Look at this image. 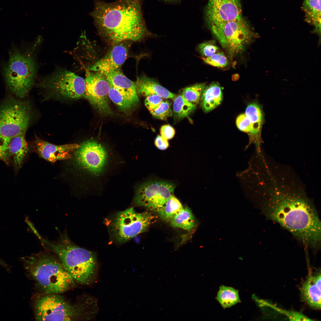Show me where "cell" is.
<instances>
[{
    "label": "cell",
    "instance_id": "7",
    "mask_svg": "<svg viewBox=\"0 0 321 321\" xmlns=\"http://www.w3.org/2000/svg\"><path fill=\"white\" fill-rule=\"evenodd\" d=\"M209 27L232 58L244 50L254 36L250 26L243 17Z\"/></svg>",
    "mask_w": 321,
    "mask_h": 321
},
{
    "label": "cell",
    "instance_id": "27",
    "mask_svg": "<svg viewBox=\"0 0 321 321\" xmlns=\"http://www.w3.org/2000/svg\"><path fill=\"white\" fill-rule=\"evenodd\" d=\"M183 208L180 201L173 195L168 200L158 213L164 220L170 221Z\"/></svg>",
    "mask_w": 321,
    "mask_h": 321
},
{
    "label": "cell",
    "instance_id": "33",
    "mask_svg": "<svg viewBox=\"0 0 321 321\" xmlns=\"http://www.w3.org/2000/svg\"><path fill=\"white\" fill-rule=\"evenodd\" d=\"M197 49L203 57H210L218 52L219 48L214 40H211L199 44Z\"/></svg>",
    "mask_w": 321,
    "mask_h": 321
},
{
    "label": "cell",
    "instance_id": "26",
    "mask_svg": "<svg viewBox=\"0 0 321 321\" xmlns=\"http://www.w3.org/2000/svg\"><path fill=\"white\" fill-rule=\"evenodd\" d=\"M173 111L176 121L188 116L196 109V105L189 102L181 94L176 96L174 99Z\"/></svg>",
    "mask_w": 321,
    "mask_h": 321
},
{
    "label": "cell",
    "instance_id": "15",
    "mask_svg": "<svg viewBox=\"0 0 321 321\" xmlns=\"http://www.w3.org/2000/svg\"><path fill=\"white\" fill-rule=\"evenodd\" d=\"M113 45L104 56L89 67L88 70L103 74L120 70L127 57L128 49L124 42Z\"/></svg>",
    "mask_w": 321,
    "mask_h": 321
},
{
    "label": "cell",
    "instance_id": "8",
    "mask_svg": "<svg viewBox=\"0 0 321 321\" xmlns=\"http://www.w3.org/2000/svg\"><path fill=\"white\" fill-rule=\"evenodd\" d=\"M154 219L149 213H138L130 208L116 215L111 223L110 232L117 242L125 243L146 231Z\"/></svg>",
    "mask_w": 321,
    "mask_h": 321
},
{
    "label": "cell",
    "instance_id": "38",
    "mask_svg": "<svg viewBox=\"0 0 321 321\" xmlns=\"http://www.w3.org/2000/svg\"><path fill=\"white\" fill-rule=\"evenodd\" d=\"M155 144L157 148L160 150H165L169 146L168 140L160 135H158L156 137Z\"/></svg>",
    "mask_w": 321,
    "mask_h": 321
},
{
    "label": "cell",
    "instance_id": "10",
    "mask_svg": "<svg viewBox=\"0 0 321 321\" xmlns=\"http://www.w3.org/2000/svg\"><path fill=\"white\" fill-rule=\"evenodd\" d=\"M30 109L26 102L13 98L0 107V135L11 139L26 133L28 127Z\"/></svg>",
    "mask_w": 321,
    "mask_h": 321
},
{
    "label": "cell",
    "instance_id": "4",
    "mask_svg": "<svg viewBox=\"0 0 321 321\" xmlns=\"http://www.w3.org/2000/svg\"><path fill=\"white\" fill-rule=\"evenodd\" d=\"M29 278L44 294H59L75 284L73 279L56 255L41 251L22 259Z\"/></svg>",
    "mask_w": 321,
    "mask_h": 321
},
{
    "label": "cell",
    "instance_id": "16",
    "mask_svg": "<svg viewBox=\"0 0 321 321\" xmlns=\"http://www.w3.org/2000/svg\"><path fill=\"white\" fill-rule=\"evenodd\" d=\"M35 143L40 156L51 163L72 158L75 151L79 146L76 144L56 145L37 137L36 138Z\"/></svg>",
    "mask_w": 321,
    "mask_h": 321
},
{
    "label": "cell",
    "instance_id": "36",
    "mask_svg": "<svg viewBox=\"0 0 321 321\" xmlns=\"http://www.w3.org/2000/svg\"><path fill=\"white\" fill-rule=\"evenodd\" d=\"M163 100V98L158 95H150L146 97L145 105L150 112L157 108Z\"/></svg>",
    "mask_w": 321,
    "mask_h": 321
},
{
    "label": "cell",
    "instance_id": "24",
    "mask_svg": "<svg viewBox=\"0 0 321 321\" xmlns=\"http://www.w3.org/2000/svg\"><path fill=\"white\" fill-rule=\"evenodd\" d=\"M216 299L224 309L230 307L240 302L238 291L229 287H220Z\"/></svg>",
    "mask_w": 321,
    "mask_h": 321
},
{
    "label": "cell",
    "instance_id": "23",
    "mask_svg": "<svg viewBox=\"0 0 321 321\" xmlns=\"http://www.w3.org/2000/svg\"><path fill=\"white\" fill-rule=\"evenodd\" d=\"M302 9L305 21L314 27V31L320 33L321 30V0H303Z\"/></svg>",
    "mask_w": 321,
    "mask_h": 321
},
{
    "label": "cell",
    "instance_id": "9",
    "mask_svg": "<svg viewBox=\"0 0 321 321\" xmlns=\"http://www.w3.org/2000/svg\"><path fill=\"white\" fill-rule=\"evenodd\" d=\"M40 86L50 95L69 100L83 97L86 87L82 78L64 69H57L43 79Z\"/></svg>",
    "mask_w": 321,
    "mask_h": 321
},
{
    "label": "cell",
    "instance_id": "35",
    "mask_svg": "<svg viewBox=\"0 0 321 321\" xmlns=\"http://www.w3.org/2000/svg\"><path fill=\"white\" fill-rule=\"evenodd\" d=\"M11 139L0 135V159L7 163L9 162L10 158L8 150Z\"/></svg>",
    "mask_w": 321,
    "mask_h": 321
},
{
    "label": "cell",
    "instance_id": "22",
    "mask_svg": "<svg viewBox=\"0 0 321 321\" xmlns=\"http://www.w3.org/2000/svg\"><path fill=\"white\" fill-rule=\"evenodd\" d=\"M201 102L203 110L206 112H209L218 106L223 98L221 87L216 83L206 86L202 93Z\"/></svg>",
    "mask_w": 321,
    "mask_h": 321
},
{
    "label": "cell",
    "instance_id": "17",
    "mask_svg": "<svg viewBox=\"0 0 321 321\" xmlns=\"http://www.w3.org/2000/svg\"><path fill=\"white\" fill-rule=\"evenodd\" d=\"M321 271L310 273L300 288L302 300L311 308L321 309Z\"/></svg>",
    "mask_w": 321,
    "mask_h": 321
},
{
    "label": "cell",
    "instance_id": "21",
    "mask_svg": "<svg viewBox=\"0 0 321 321\" xmlns=\"http://www.w3.org/2000/svg\"><path fill=\"white\" fill-rule=\"evenodd\" d=\"M25 133L11 138L8 146V152L12 157L14 166L16 170L21 167L29 147L25 138Z\"/></svg>",
    "mask_w": 321,
    "mask_h": 321
},
{
    "label": "cell",
    "instance_id": "20",
    "mask_svg": "<svg viewBox=\"0 0 321 321\" xmlns=\"http://www.w3.org/2000/svg\"><path fill=\"white\" fill-rule=\"evenodd\" d=\"M137 95L147 97L158 95L163 98L174 100L176 95L161 85L157 81L144 74L137 77L135 83Z\"/></svg>",
    "mask_w": 321,
    "mask_h": 321
},
{
    "label": "cell",
    "instance_id": "12",
    "mask_svg": "<svg viewBox=\"0 0 321 321\" xmlns=\"http://www.w3.org/2000/svg\"><path fill=\"white\" fill-rule=\"evenodd\" d=\"M86 76L84 97L101 115L107 116L113 114L108 99L110 85L105 75L100 72L88 70Z\"/></svg>",
    "mask_w": 321,
    "mask_h": 321
},
{
    "label": "cell",
    "instance_id": "39",
    "mask_svg": "<svg viewBox=\"0 0 321 321\" xmlns=\"http://www.w3.org/2000/svg\"><path fill=\"white\" fill-rule=\"evenodd\" d=\"M164 1L168 2H172L178 1L179 0H163Z\"/></svg>",
    "mask_w": 321,
    "mask_h": 321
},
{
    "label": "cell",
    "instance_id": "5",
    "mask_svg": "<svg viewBox=\"0 0 321 321\" xmlns=\"http://www.w3.org/2000/svg\"><path fill=\"white\" fill-rule=\"evenodd\" d=\"M92 301L89 297L72 303L59 294H44L34 300L35 319L38 321H76L90 319Z\"/></svg>",
    "mask_w": 321,
    "mask_h": 321
},
{
    "label": "cell",
    "instance_id": "37",
    "mask_svg": "<svg viewBox=\"0 0 321 321\" xmlns=\"http://www.w3.org/2000/svg\"><path fill=\"white\" fill-rule=\"evenodd\" d=\"M160 132L161 136L167 140L172 139L175 134L174 128L169 125L162 126L160 128Z\"/></svg>",
    "mask_w": 321,
    "mask_h": 321
},
{
    "label": "cell",
    "instance_id": "2",
    "mask_svg": "<svg viewBox=\"0 0 321 321\" xmlns=\"http://www.w3.org/2000/svg\"><path fill=\"white\" fill-rule=\"evenodd\" d=\"M89 13L97 32L112 45L126 40L139 41L152 35L143 18L141 0H95Z\"/></svg>",
    "mask_w": 321,
    "mask_h": 321
},
{
    "label": "cell",
    "instance_id": "6",
    "mask_svg": "<svg viewBox=\"0 0 321 321\" xmlns=\"http://www.w3.org/2000/svg\"><path fill=\"white\" fill-rule=\"evenodd\" d=\"M35 66L32 58L19 52L12 54L5 70L6 82L10 90L17 97L23 98L32 86Z\"/></svg>",
    "mask_w": 321,
    "mask_h": 321
},
{
    "label": "cell",
    "instance_id": "25",
    "mask_svg": "<svg viewBox=\"0 0 321 321\" xmlns=\"http://www.w3.org/2000/svg\"><path fill=\"white\" fill-rule=\"evenodd\" d=\"M170 221L173 226L188 231L193 229L196 225L194 217L187 207L183 208Z\"/></svg>",
    "mask_w": 321,
    "mask_h": 321
},
{
    "label": "cell",
    "instance_id": "19",
    "mask_svg": "<svg viewBox=\"0 0 321 321\" xmlns=\"http://www.w3.org/2000/svg\"><path fill=\"white\" fill-rule=\"evenodd\" d=\"M245 114L251 123L252 131L250 136L251 142L254 144L257 151L261 149L263 143L261 131L264 122V114L261 106L257 102H253L248 105L246 109Z\"/></svg>",
    "mask_w": 321,
    "mask_h": 321
},
{
    "label": "cell",
    "instance_id": "30",
    "mask_svg": "<svg viewBox=\"0 0 321 321\" xmlns=\"http://www.w3.org/2000/svg\"><path fill=\"white\" fill-rule=\"evenodd\" d=\"M256 299V301L260 306H266L272 308L281 313L283 314L290 320L296 321H309L312 320V319L307 317L302 314L295 311H287L280 309L274 306L266 301L261 299Z\"/></svg>",
    "mask_w": 321,
    "mask_h": 321
},
{
    "label": "cell",
    "instance_id": "13",
    "mask_svg": "<svg viewBox=\"0 0 321 321\" xmlns=\"http://www.w3.org/2000/svg\"><path fill=\"white\" fill-rule=\"evenodd\" d=\"M73 157L78 166L91 173L97 174L103 169L107 162V155L100 144L89 140L79 145Z\"/></svg>",
    "mask_w": 321,
    "mask_h": 321
},
{
    "label": "cell",
    "instance_id": "18",
    "mask_svg": "<svg viewBox=\"0 0 321 321\" xmlns=\"http://www.w3.org/2000/svg\"><path fill=\"white\" fill-rule=\"evenodd\" d=\"M110 86L118 91L136 106L139 103L135 83L127 78L120 70L103 73Z\"/></svg>",
    "mask_w": 321,
    "mask_h": 321
},
{
    "label": "cell",
    "instance_id": "1",
    "mask_svg": "<svg viewBox=\"0 0 321 321\" xmlns=\"http://www.w3.org/2000/svg\"><path fill=\"white\" fill-rule=\"evenodd\" d=\"M262 213L289 231L304 247L321 248V221L306 186L290 166L275 163L264 167L255 183Z\"/></svg>",
    "mask_w": 321,
    "mask_h": 321
},
{
    "label": "cell",
    "instance_id": "14",
    "mask_svg": "<svg viewBox=\"0 0 321 321\" xmlns=\"http://www.w3.org/2000/svg\"><path fill=\"white\" fill-rule=\"evenodd\" d=\"M240 0H209L205 9V19L212 26L242 18Z\"/></svg>",
    "mask_w": 321,
    "mask_h": 321
},
{
    "label": "cell",
    "instance_id": "31",
    "mask_svg": "<svg viewBox=\"0 0 321 321\" xmlns=\"http://www.w3.org/2000/svg\"><path fill=\"white\" fill-rule=\"evenodd\" d=\"M150 112L155 118L163 120L166 119L173 115L171 103L169 100H163L157 108Z\"/></svg>",
    "mask_w": 321,
    "mask_h": 321
},
{
    "label": "cell",
    "instance_id": "34",
    "mask_svg": "<svg viewBox=\"0 0 321 321\" xmlns=\"http://www.w3.org/2000/svg\"><path fill=\"white\" fill-rule=\"evenodd\" d=\"M236 123L240 130L248 133L249 135L251 134L253 129L252 125L245 114H242L237 117Z\"/></svg>",
    "mask_w": 321,
    "mask_h": 321
},
{
    "label": "cell",
    "instance_id": "29",
    "mask_svg": "<svg viewBox=\"0 0 321 321\" xmlns=\"http://www.w3.org/2000/svg\"><path fill=\"white\" fill-rule=\"evenodd\" d=\"M206 86L205 83L195 84L184 88L181 95L188 101L196 105L199 101L202 92Z\"/></svg>",
    "mask_w": 321,
    "mask_h": 321
},
{
    "label": "cell",
    "instance_id": "28",
    "mask_svg": "<svg viewBox=\"0 0 321 321\" xmlns=\"http://www.w3.org/2000/svg\"><path fill=\"white\" fill-rule=\"evenodd\" d=\"M109 98L122 111L126 112L136 106L122 95L118 91L110 86L108 94Z\"/></svg>",
    "mask_w": 321,
    "mask_h": 321
},
{
    "label": "cell",
    "instance_id": "3",
    "mask_svg": "<svg viewBox=\"0 0 321 321\" xmlns=\"http://www.w3.org/2000/svg\"><path fill=\"white\" fill-rule=\"evenodd\" d=\"M36 235L45 248L55 254L64 269L74 281L84 285L95 282L98 266L95 255L74 243L64 232L57 240L45 239L38 232Z\"/></svg>",
    "mask_w": 321,
    "mask_h": 321
},
{
    "label": "cell",
    "instance_id": "32",
    "mask_svg": "<svg viewBox=\"0 0 321 321\" xmlns=\"http://www.w3.org/2000/svg\"><path fill=\"white\" fill-rule=\"evenodd\" d=\"M202 59L206 63L214 67H224L229 64L228 59L222 52H218L209 57H202Z\"/></svg>",
    "mask_w": 321,
    "mask_h": 321
},
{
    "label": "cell",
    "instance_id": "11",
    "mask_svg": "<svg viewBox=\"0 0 321 321\" xmlns=\"http://www.w3.org/2000/svg\"><path fill=\"white\" fill-rule=\"evenodd\" d=\"M175 187L173 183L169 181H147L137 188L134 203L158 213L168 200L173 196Z\"/></svg>",
    "mask_w": 321,
    "mask_h": 321
}]
</instances>
